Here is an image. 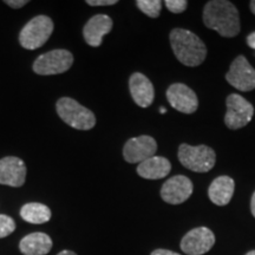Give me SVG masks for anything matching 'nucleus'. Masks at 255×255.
Instances as JSON below:
<instances>
[{
  "label": "nucleus",
  "mask_w": 255,
  "mask_h": 255,
  "mask_svg": "<svg viewBox=\"0 0 255 255\" xmlns=\"http://www.w3.org/2000/svg\"><path fill=\"white\" fill-rule=\"evenodd\" d=\"M159 113L165 114V113H167V110H165V108H161V109H159Z\"/></svg>",
  "instance_id": "30"
},
{
  "label": "nucleus",
  "mask_w": 255,
  "mask_h": 255,
  "mask_svg": "<svg viewBox=\"0 0 255 255\" xmlns=\"http://www.w3.org/2000/svg\"><path fill=\"white\" fill-rule=\"evenodd\" d=\"M150 255H181V254L175 253V252H171L168 250H155Z\"/></svg>",
  "instance_id": "25"
},
{
  "label": "nucleus",
  "mask_w": 255,
  "mask_h": 255,
  "mask_svg": "<svg viewBox=\"0 0 255 255\" xmlns=\"http://www.w3.org/2000/svg\"><path fill=\"white\" fill-rule=\"evenodd\" d=\"M73 56L68 50H52L38 57L33 63V71L37 75L51 76L64 73L72 66Z\"/></svg>",
  "instance_id": "6"
},
{
  "label": "nucleus",
  "mask_w": 255,
  "mask_h": 255,
  "mask_svg": "<svg viewBox=\"0 0 255 255\" xmlns=\"http://www.w3.org/2000/svg\"><path fill=\"white\" fill-rule=\"evenodd\" d=\"M250 5H251V11L253 12V13L255 14V0H252Z\"/></svg>",
  "instance_id": "29"
},
{
  "label": "nucleus",
  "mask_w": 255,
  "mask_h": 255,
  "mask_svg": "<svg viewBox=\"0 0 255 255\" xmlns=\"http://www.w3.org/2000/svg\"><path fill=\"white\" fill-rule=\"evenodd\" d=\"M193 182L184 175H176L165 181L161 188V197L170 205L186 202L193 194Z\"/></svg>",
  "instance_id": "11"
},
{
  "label": "nucleus",
  "mask_w": 255,
  "mask_h": 255,
  "mask_svg": "<svg viewBox=\"0 0 255 255\" xmlns=\"http://www.w3.org/2000/svg\"><path fill=\"white\" fill-rule=\"evenodd\" d=\"M226 105H227V113L225 116V124L229 129H241L253 119L254 107L240 95H229L226 100Z\"/></svg>",
  "instance_id": "7"
},
{
  "label": "nucleus",
  "mask_w": 255,
  "mask_h": 255,
  "mask_svg": "<svg viewBox=\"0 0 255 255\" xmlns=\"http://www.w3.org/2000/svg\"><path fill=\"white\" fill-rule=\"evenodd\" d=\"M117 2V0H87V4L90 6H110Z\"/></svg>",
  "instance_id": "23"
},
{
  "label": "nucleus",
  "mask_w": 255,
  "mask_h": 255,
  "mask_svg": "<svg viewBox=\"0 0 255 255\" xmlns=\"http://www.w3.org/2000/svg\"><path fill=\"white\" fill-rule=\"evenodd\" d=\"M130 95L135 103L141 108L150 107L154 102L155 90L152 83L141 72L132 73L129 79Z\"/></svg>",
  "instance_id": "15"
},
{
  "label": "nucleus",
  "mask_w": 255,
  "mask_h": 255,
  "mask_svg": "<svg viewBox=\"0 0 255 255\" xmlns=\"http://www.w3.org/2000/svg\"><path fill=\"white\" fill-rule=\"evenodd\" d=\"M52 248V240L45 233H31L19 242V250L24 255H46Z\"/></svg>",
  "instance_id": "17"
},
{
  "label": "nucleus",
  "mask_w": 255,
  "mask_h": 255,
  "mask_svg": "<svg viewBox=\"0 0 255 255\" xmlns=\"http://www.w3.org/2000/svg\"><path fill=\"white\" fill-rule=\"evenodd\" d=\"M15 229V222L7 215L0 214V239L8 237Z\"/></svg>",
  "instance_id": "21"
},
{
  "label": "nucleus",
  "mask_w": 255,
  "mask_h": 255,
  "mask_svg": "<svg viewBox=\"0 0 255 255\" xmlns=\"http://www.w3.org/2000/svg\"><path fill=\"white\" fill-rule=\"evenodd\" d=\"M26 180V165L24 161L14 156L0 159V184L9 187H21Z\"/></svg>",
  "instance_id": "13"
},
{
  "label": "nucleus",
  "mask_w": 255,
  "mask_h": 255,
  "mask_svg": "<svg viewBox=\"0 0 255 255\" xmlns=\"http://www.w3.org/2000/svg\"><path fill=\"white\" fill-rule=\"evenodd\" d=\"M178 159L184 168L195 173H208L216 162L215 151L207 145H189L183 143L178 148Z\"/></svg>",
  "instance_id": "4"
},
{
  "label": "nucleus",
  "mask_w": 255,
  "mask_h": 255,
  "mask_svg": "<svg viewBox=\"0 0 255 255\" xmlns=\"http://www.w3.org/2000/svg\"><path fill=\"white\" fill-rule=\"evenodd\" d=\"M203 23L220 36L233 38L241 30L238 8L228 0H212L203 8Z\"/></svg>",
  "instance_id": "1"
},
{
  "label": "nucleus",
  "mask_w": 255,
  "mask_h": 255,
  "mask_svg": "<svg viewBox=\"0 0 255 255\" xmlns=\"http://www.w3.org/2000/svg\"><path fill=\"white\" fill-rule=\"evenodd\" d=\"M27 0H5V4L12 8H21L27 4Z\"/></svg>",
  "instance_id": "24"
},
{
  "label": "nucleus",
  "mask_w": 255,
  "mask_h": 255,
  "mask_svg": "<svg viewBox=\"0 0 255 255\" xmlns=\"http://www.w3.org/2000/svg\"><path fill=\"white\" fill-rule=\"evenodd\" d=\"M171 49L177 60L183 65L199 66L205 62L207 57V47L195 33L184 28H174L169 34Z\"/></svg>",
  "instance_id": "2"
},
{
  "label": "nucleus",
  "mask_w": 255,
  "mask_h": 255,
  "mask_svg": "<svg viewBox=\"0 0 255 255\" xmlns=\"http://www.w3.org/2000/svg\"><path fill=\"white\" fill-rule=\"evenodd\" d=\"M164 5L171 13H182L188 7L187 0H167L164 1Z\"/></svg>",
  "instance_id": "22"
},
{
  "label": "nucleus",
  "mask_w": 255,
  "mask_h": 255,
  "mask_svg": "<svg viewBox=\"0 0 255 255\" xmlns=\"http://www.w3.org/2000/svg\"><path fill=\"white\" fill-rule=\"evenodd\" d=\"M251 210H252V215L255 218V191H254L253 196H252V200H251Z\"/></svg>",
  "instance_id": "27"
},
{
  "label": "nucleus",
  "mask_w": 255,
  "mask_h": 255,
  "mask_svg": "<svg viewBox=\"0 0 255 255\" xmlns=\"http://www.w3.org/2000/svg\"><path fill=\"white\" fill-rule=\"evenodd\" d=\"M57 113L63 122L77 130H90L96 126V116L77 101L63 97L57 102Z\"/></svg>",
  "instance_id": "3"
},
{
  "label": "nucleus",
  "mask_w": 255,
  "mask_h": 255,
  "mask_svg": "<svg viewBox=\"0 0 255 255\" xmlns=\"http://www.w3.org/2000/svg\"><path fill=\"white\" fill-rule=\"evenodd\" d=\"M171 170V163L168 158L162 156L145 159L137 167V174L146 180H159L169 175Z\"/></svg>",
  "instance_id": "16"
},
{
  "label": "nucleus",
  "mask_w": 255,
  "mask_h": 255,
  "mask_svg": "<svg viewBox=\"0 0 255 255\" xmlns=\"http://www.w3.org/2000/svg\"><path fill=\"white\" fill-rule=\"evenodd\" d=\"M51 215L52 214L49 207L38 202L26 203L20 209V216L24 221L33 223V225H41V223L50 221Z\"/></svg>",
  "instance_id": "19"
},
{
  "label": "nucleus",
  "mask_w": 255,
  "mask_h": 255,
  "mask_svg": "<svg viewBox=\"0 0 255 255\" xmlns=\"http://www.w3.org/2000/svg\"><path fill=\"white\" fill-rule=\"evenodd\" d=\"M157 151V143L150 136H138L130 138L123 148V157L129 163H142L154 157Z\"/></svg>",
  "instance_id": "10"
},
{
  "label": "nucleus",
  "mask_w": 255,
  "mask_h": 255,
  "mask_svg": "<svg viewBox=\"0 0 255 255\" xmlns=\"http://www.w3.org/2000/svg\"><path fill=\"white\" fill-rule=\"evenodd\" d=\"M53 32V21L47 15H37L31 19L19 34V41L24 49H39L49 40Z\"/></svg>",
  "instance_id": "5"
},
{
  "label": "nucleus",
  "mask_w": 255,
  "mask_h": 255,
  "mask_svg": "<svg viewBox=\"0 0 255 255\" xmlns=\"http://www.w3.org/2000/svg\"><path fill=\"white\" fill-rule=\"evenodd\" d=\"M113 19L107 14H96L85 24L83 36L89 45L92 47L101 46L103 37L113 30Z\"/></svg>",
  "instance_id": "14"
},
{
  "label": "nucleus",
  "mask_w": 255,
  "mask_h": 255,
  "mask_svg": "<svg viewBox=\"0 0 255 255\" xmlns=\"http://www.w3.org/2000/svg\"><path fill=\"white\" fill-rule=\"evenodd\" d=\"M137 7L150 18H157L162 9L161 0H137Z\"/></svg>",
  "instance_id": "20"
},
{
  "label": "nucleus",
  "mask_w": 255,
  "mask_h": 255,
  "mask_svg": "<svg viewBox=\"0 0 255 255\" xmlns=\"http://www.w3.org/2000/svg\"><path fill=\"white\" fill-rule=\"evenodd\" d=\"M247 44H248V46L252 47L253 50H255V31L252 32L250 36L247 37Z\"/></svg>",
  "instance_id": "26"
},
{
  "label": "nucleus",
  "mask_w": 255,
  "mask_h": 255,
  "mask_svg": "<svg viewBox=\"0 0 255 255\" xmlns=\"http://www.w3.org/2000/svg\"><path fill=\"white\" fill-rule=\"evenodd\" d=\"M215 244L214 233L207 227L191 229L181 240V250L188 255H202L212 250Z\"/></svg>",
  "instance_id": "9"
},
{
  "label": "nucleus",
  "mask_w": 255,
  "mask_h": 255,
  "mask_svg": "<svg viewBox=\"0 0 255 255\" xmlns=\"http://www.w3.org/2000/svg\"><path fill=\"white\" fill-rule=\"evenodd\" d=\"M167 100L175 110L182 114H194L199 108L196 94L182 83H174L168 88Z\"/></svg>",
  "instance_id": "12"
},
{
  "label": "nucleus",
  "mask_w": 255,
  "mask_h": 255,
  "mask_svg": "<svg viewBox=\"0 0 255 255\" xmlns=\"http://www.w3.org/2000/svg\"><path fill=\"white\" fill-rule=\"evenodd\" d=\"M235 189V182L229 176H219L209 186L208 196L216 206H227Z\"/></svg>",
  "instance_id": "18"
},
{
  "label": "nucleus",
  "mask_w": 255,
  "mask_h": 255,
  "mask_svg": "<svg viewBox=\"0 0 255 255\" xmlns=\"http://www.w3.org/2000/svg\"><path fill=\"white\" fill-rule=\"evenodd\" d=\"M57 255H77L75 253V252L72 251H62L60 253H58Z\"/></svg>",
  "instance_id": "28"
},
{
  "label": "nucleus",
  "mask_w": 255,
  "mask_h": 255,
  "mask_svg": "<svg viewBox=\"0 0 255 255\" xmlns=\"http://www.w3.org/2000/svg\"><path fill=\"white\" fill-rule=\"evenodd\" d=\"M246 255H255V251H251V252H248V253H247Z\"/></svg>",
  "instance_id": "31"
},
{
  "label": "nucleus",
  "mask_w": 255,
  "mask_h": 255,
  "mask_svg": "<svg viewBox=\"0 0 255 255\" xmlns=\"http://www.w3.org/2000/svg\"><path fill=\"white\" fill-rule=\"evenodd\" d=\"M226 79L237 90L247 92L255 89V69L245 56H238L231 64Z\"/></svg>",
  "instance_id": "8"
}]
</instances>
